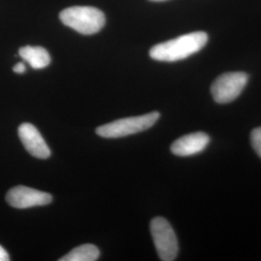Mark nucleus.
<instances>
[{"mask_svg":"<svg viewBox=\"0 0 261 261\" xmlns=\"http://www.w3.org/2000/svg\"><path fill=\"white\" fill-rule=\"evenodd\" d=\"M208 35L203 31H196L161 43L150 49V57L157 61L175 62L198 53L205 47Z\"/></svg>","mask_w":261,"mask_h":261,"instance_id":"f257e3e1","label":"nucleus"},{"mask_svg":"<svg viewBox=\"0 0 261 261\" xmlns=\"http://www.w3.org/2000/svg\"><path fill=\"white\" fill-rule=\"evenodd\" d=\"M60 20L66 27L81 34L92 35L105 25L106 17L101 10L89 6L69 7L60 13Z\"/></svg>","mask_w":261,"mask_h":261,"instance_id":"f03ea898","label":"nucleus"},{"mask_svg":"<svg viewBox=\"0 0 261 261\" xmlns=\"http://www.w3.org/2000/svg\"><path fill=\"white\" fill-rule=\"evenodd\" d=\"M160 118L158 112H150L144 115L122 118L109 124L102 125L96 129L98 136L105 139H118L139 134L148 130Z\"/></svg>","mask_w":261,"mask_h":261,"instance_id":"7ed1b4c3","label":"nucleus"},{"mask_svg":"<svg viewBox=\"0 0 261 261\" xmlns=\"http://www.w3.org/2000/svg\"><path fill=\"white\" fill-rule=\"evenodd\" d=\"M150 231L161 260H175L177 257V237L165 218L156 217L151 221Z\"/></svg>","mask_w":261,"mask_h":261,"instance_id":"20e7f679","label":"nucleus"},{"mask_svg":"<svg viewBox=\"0 0 261 261\" xmlns=\"http://www.w3.org/2000/svg\"><path fill=\"white\" fill-rule=\"evenodd\" d=\"M249 75L243 72H230L218 76L211 86V94L218 103L233 102L248 84Z\"/></svg>","mask_w":261,"mask_h":261,"instance_id":"39448f33","label":"nucleus"},{"mask_svg":"<svg viewBox=\"0 0 261 261\" xmlns=\"http://www.w3.org/2000/svg\"><path fill=\"white\" fill-rule=\"evenodd\" d=\"M8 204L17 209H28L35 206L47 205L53 201L50 194L25 186L12 188L6 195Z\"/></svg>","mask_w":261,"mask_h":261,"instance_id":"423d86ee","label":"nucleus"},{"mask_svg":"<svg viewBox=\"0 0 261 261\" xmlns=\"http://www.w3.org/2000/svg\"><path fill=\"white\" fill-rule=\"evenodd\" d=\"M18 133L19 140L30 155L38 159H47L50 156L49 147L34 125L23 123L19 126Z\"/></svg>","mask_w":261,"mask_h":261,"instance_id":"0eeeda50","label":"nucleus"},{"mask_svg":"<svg viewBox=\"0 0 261 261\" xmlns=\"http://www.w3.org/2000/svg\"><path fill=\"white\" fill-rule=\"evenodd\" d=\"M210 142L209 136L203 132H197L186 135L175 140L170 150L172 154L179 157L194 156L202 152L208 146Z\"/></svg>","mask_w":261,"mask_h":261,"instance_id":"6e6552de","label":"nucleus"},{"mask_svg":"<svg viewBox=\"0 0 261 261\" xmlns=\"http://www.w3.org/2000/svg\"><path fill=\"white\" fill-rule=\"evenodd\" d=\"M19 55L31 68L35 70L44 69L50 63V56L47 49L42 47L27 46L19 48Z\"/></svg>","mask_w":261,"mask_h":261,"instance_id":"1a4fd4ad","label":"nucleus"},{"mask_svg":"<svg viewBox=\"0 0 261 261\" xmlns=\"http://www.w3.org/2000/svg\"><path fill=\"white\" fill-rule=\"evenodd\" d=\"M100 256L99 249L92 244H84L73 249L60 261H95Z\"/></svg>","mask_w":261,"mask_h":261,"instance_id":"9d476101","label":"nucleus"},{"mask_svg":"<svg viewBox=\"0 0 261 261\" xmlns=\"http://www.w3.org/2000/svg\"><path fill=\"white\" fill-rule=\"evenodd\" d=\"M251 142L252 148L261 158V127L252 130L251 134Z\"/></svg>","mask_w":261,"mask_h":261,"instance_id":"9b49d317","label":"nucleus"},{"mask_svg":"<svg viewBox=\"0 0 261 261\" xmlns=\"http://www.w3.org/2000/svg\"><path fill=\"white\" fill-rule=\"evenodd\" d=\"M13 70H14V72L17 73V74H23V73L25 72V70H27V67H25V65H24L23 63L19 62L18 64H16V65L14 66Z\"/></svg>","mask_w":261,"mask_h":261,"instance_id":"f8f14e48","label":"nucleus"},{"mask_svg":"<svg viewBox=\"0 0 261 261\" xmlns=\"http://www.w3.org/2000/svg\"><path fill=\"white\" fill-rule=\"evenodd\" d=\"M10 260L9 254L6 252V250L0 246V261Z\"/></svg>","mask_w":261,"mask_h":261,"instance_id":"ddd939ff","label":"nucleus"},{"mask_svg":"<svg viewBox=\"0 0 261 261\" xmlns=\"http://www.w3.org/2000/svg\"><path fill=\"white\" fill-rule=\"evenodd\" d=\"M152 1H164V0H152Z\"/></svg>","mask_w":261,"mask_h":261,"instance_id":"4468645a","label":"nucleus"}]
</instances>
